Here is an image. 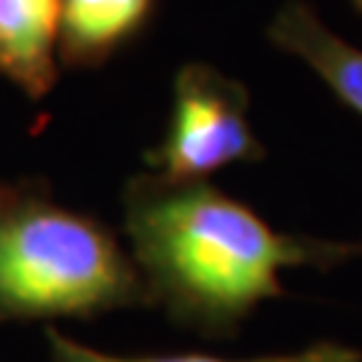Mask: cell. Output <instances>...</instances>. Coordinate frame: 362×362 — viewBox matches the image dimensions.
<instances>
[{
    "mask_svg": "<svg viewBox=\"0 0 362 362\" xmlns=\"http://www.w3.org/2000/svg\"><path fill=\"white\" fill-rule=\"evenodd\" d=\"M129 306L156 303L116 233L54 202L43 182H0V322Z\"/></svg>",
    "mask_w": 362,
    "mask_h": 362,
    "instance_id": "obj_2",
    "label": "cell"
},
{
    "mask_svg": "<svg viewBox=\"0 0 362 362\" xmlns=\"http://www.w3.org/2000/svg\"><path fill=\"white\" fill-rule=\"evenodd\" d=\"M266 156L250 124V91L236 78L204 62L182 65L175 76V103L164 140L145 153L169 182L207 180L231 164Z\"/></svg>",
    "mask_w": 362,
    "mask_h": 362,
    "instance_id": "obj_3",
    "label": "cell"
},
{
    "mask_svg": "<svg viewBox=\"0 0 362 362\" xmlns=\"http://www.w3.org/2000/svg\"><path fill=\"white\" fill-rule=\"evenodd\" d=\"M269 40L279 52L303 59L341 103L362 116V49L338 38L309 3H285L269 25Z\"/></svg>",
    "mask_w": 362,
    "mask_h": 362,
    "instance_id": "obj_6",
    "label": "cell"
},
{
    "mask_svg": "<svg viewBox=\"0 0 362 362\" xmlns=\"http://www.w3.org/2000/svg\"><path fill=\"white\" fill-rule=\"evenodd\" d=\"M62 0H0V76L30 100L57 83V27Z\"/></svg>",
    "mask_w": 362,
    "mask_h": 362,
    "instance_id": "obj_5",
    "label": "cell"
},
{
    "mask_svg": "<svg viewBox=\"0 0 362 362\" xmlns=\"http://www.w3.org/2000/svg\"><path fill=\"white\" fill-rule=\"evenodd\" d=\"M351 6H354V8H357V13L362 16V0H351Z\"/></svg>",
    "mask_w": 362,
    "mask_h": 362,
    "instance_id": "obj_8",
    "label": "cell"
},
{
    "mask_svg": "<svg viewBox=\"0 0 362 362\" xmlns=\"http://www.w3.org/2000/svg\"><path fill=\"white\" fill-rule=\"evenodd\" d=\"M156 0H62L57 54L65 67L94 70L151 25Z\"/></svg>",
    "mask_w": 362,
    "mask_h": 362,
    "instance_id": "obj_4",
    "label": "cell"
},
{
    "mask_svg": "<svg viewBox=\"0 0 362 362\" xmlns=\"http://www.w3.org/2000/svg\"><path fill=\"white\" fill-rule=\"evenodd\" d=\"M46 341L52 349L54 362H362V351L354 346L333 344V341H320L300 351H285V354H263V357H250V360H226L215 354H164V357H116L105 354L81 344L76 338L59 333L57 327H46Z\"/></svg>",
    "mask_w": 362,
    "mask_h": 362,
    "instance_id": "obj_7",
    "label": "cell"
},
{
    "mask_svg": "<svg viewBox=\"0 0 362 362\" xmlns=\"http://www.w3.org/2000/svg\"><path fill=\"white\" fill-rule=\"evenodd\" d=\"M132 260L156 306L202 338L226 341L266 298L282 296V269H333L362 242H325L272 228L255 209L207 180L137 175L124 188Z\"/></svg>",
    "mask_w": 362,
    "mask_h": 362,
    "instance_id": "obj_1",
    "label": "cell"
}]
</instances>
